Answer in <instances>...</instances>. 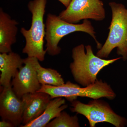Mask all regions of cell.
Wrapping results in <instances>:
<instances>
[{
  "mask_svg": "<svg viewBox=\"0 0 127 127\" xmlns=\"http://www.w3.org/2000/svg\"><path fill=\"white\" fill-rule=\"evenodd\" d=\"M22 99L25 107L20 126L28 124L40 116L51 99L49 94L42 92L26 94Z\"/></svg>",
  "mask_w": 127,
  "mask_h": 127,
  "instance_id": "30bf717a",
  "label": "cell"
},
{
  "mask_svg": "<svg viewBox=\"0 0 127 127\" xmlns=\"http://www.w3.org/2000/svg\"><path fill=\"white\" fill-rule=\"evenodd\" d=\"M66 8L68 7L72 0H58Z\"/></svg>",
  "mask_w": 127,
  "mask_h": 127,
  "instance_id": "e0dca14e",
  "label": "cell"
},
{
  "mask_svg": "<svg viewBox=\"0 0 127 127\" xmlns=\"http://www.w3.org/2000/svg\"><path fill=\"white\" fill-rule=\"evenodd\" d=\"M37 77L41 85L59 86L65 83L62 75L55 69L39 66L37 70Z\"/></svg>",
  "mask_w": 127,
  "mask_h": 127,
  "instance_id": "5bb4252c",
  "label": "cell"
},
{
  "mask_svg": "<svg viewBox=\"0 0 127 127\" xmlns=\"http://www.w3.org/2000/svg\"><path fill=\"white\" fill-rule=\"evenodd\" d=\"M47 0H33L28 5L32 14L31 26L29 30L21 28L20 32L26 40V45L22 53L28 57H33L39 61L45 60L47 51L43 48L45 37L46 25L44 23Z\"/></svg>",
  "mask_w": 127,
  "mask_h": 127,
  "instance_id": "7a4b0ae2",
  "label": "cell"
},
{
  "mask_svg": "<svg viewBox=\"0 0 127 127\" xmlns=\"http://www.w3.org/2000/svg\"><path fill=\"white\" fill-rule=\"evenodd\" d=\"M112 20L108 29L109 34L103 45L96 55L107 58L112 51L117 48V54L122 56L124 61L127 60V9L121 3L110 2Z\"/></svg>",
  "mask_w": 127,
  "mask_h": 127,
  "instance_id": "3957f363",
  "label": "cell"
},
{
  "mask_svg": "<svg viewBox=\"0 0 127 127\" xmlns=\"http://www.w3.org/2000/svg\"><path fill=\"white\" fill-rule=\"evenodd\" d=\"M37 92H42L49 94L51 99L65 98L71 102L76 100L78 97L99 99L105 97L110 100L114 99L116 94L111 86L102 80H97L94 84L81 87L77 84L70 81L59 86L42 85Z\"/></svg>",
  "mask_w": 127,
  "mask_h": 127,
  "instance_id": "5b68a950",
  "label": "cell"
},
{
  "mask_svg": "<svg viewBox=\"0 0 127 127\" xmlns=\"http://www.w3.org/2000/svg\"><path fill=\"white\" fill-rule=\"evenodd\" d=\"M100 99H93L87 104L74 100L71 102V111L84 116L91 127L103 122L109 123L116 127L127 126V119L117 114L107 102Z\"/></svg>",
  "mask_w": 127,
  "mask_h": 127,
  "instance_id": "8992f818",
  "label": "cell"
},
{
  "mask_svg": "<svg viewBox=\"0 0 127 127\" xmlns=\"http://www.w3.org/2000/svg\"><path fill=\"white\" fill-rule=\"evenodd\" d=\"M78 118L76 115L71 116L65 111H62L59 116L55 118L46 125V127H79Z\"/></svg>",
  "mask_w": 127,
  "mask_h": 127,
  "instance_id": "9a60e30c",
  "label": "cell"
},
{
  "mask_svg": "<svg viewBox=\"0 0 127 127\" xmlns=\"http://www.w3.org/2000/svg\"><path fill=\"white\" fill-rule=\"evenodd\" d=\"M78 32L87 33L94 39L98 48L101 47V45L96 38L94 28L88 20H83L81 24H75L63 20L59 16L48 14L45 37L46 41L47 53L51 56L59 55L61 51V48L58 46L61 40L68 34Z\"/></svg>",
  "mask_w": 127,
  "mask_h": 127,
  "instance_id": "277c9868",
  "label": "cell"
},
{
  "mask_svg": "<svg viewBox=\"0 0 127 127\" xmlns=\"http://www.w3.org/2000/svg\"><path fill=\"white\" fill-rule=\"evenodd\" d=\"M59 16L66 22L76 24L82 20L102 21L106 17V13L101 0H72Z\"/></svg>",
  "mask_w": 127,
  "mask_h": 127,
  "instance_id": "52a82bcc",
  "label": "cell"
},
{
  "mask_svg": "<svg viewBox=\"0 0 127 127\" xmlns=\"http://www.w3.org/2000/svg\"><path fill=\"white\" fill-rule=\"evenodd\" d=\"M18 22L12 19L9 14L0 9V52L12 51L11 46L16 42Z\"/></svg>",
  "mask_w": 127,
  "mask_h": 127,
  "instance_id": "8fae6325",
  "label": "cell"
},
{
  "mask_svg": "<svg viewBox=\"0 0 127 127\" xmlns=\"http://www.w3.org/2000/svg\"><path fill=\"white\" fill-rule=\"evenodd\" d=\"M72 57L73 61L70 65L71 73L75 81L83 87L94 84L102 69L122 58L103 59L94 55L92 46H85L83 44L73 48Z\"/></svg>",
  "mask_w": 127,
  "mask_h": 127,
  "instance_id": "6da1fadb",
  "label": "cell"
},
{
  "mask_svg": "<svg viewBox=\"0 0 127 127\" xmlns=\"http://www.w3.org/2000/svg\"><path fill=\"white\" fill-rule=\"evenodd\" d=\"M24 64V59L16 53L0 54V84L1 86H9L11 80L15 77L19 69Z\"/></svg>",
  "mask_w": 127,
  "mask_h": 127,
  "instance_id": "7c38bea8",
  "label": "cell"
},
{
  "mask_svg": "<svg viewBox=\"0 0 127 127\" xmlns=\"http://www.w3.org/2000/svg\"><path fill=\"white\" fill-rule=\"evenodd\" d=\"M0 127H15L14 124L6 120H2L0 122Z\"/></svg>",
  "mask_w": 127,
  "mask_h": 127,
  "instance_id": "2e32d148",
  "label": "cell"
},
{
  "mask_svg": "<svg viewBox=\"0 0 127 127\" xmlns=\"http://www.w3.org/2000/svg\"><path fill=\"white\" fill-rule=\"evenodd\" d=\"M0 95V116L2 120H6L15 127L22 123L25 103L22 99L17 96L11 84L9 86H1Z\"/></svg>",
  "mask_w": 127,
  "mask_h": 127,
  "instance_id": "9c48e42d",
  "label": "cell"
},
{
  "mask_svg": "<svg viewBox=\"0 0 127 127\" xmlns=\"http://www.w3.org/2000/svg\"><path fill=\"white\" fill-rule=\"evenodd\" d=\"M63 97H58L51 100L43 113L28 124L21 127H46L51 120L59 116L62 111L67 108Z\"/></svg>",
  "mask_w": 127,
  "mask_h": 127,
  "instance_id": "4fadbf2b",
  "label": "cell"
},
{
  "mask_svg": "<svg viewBox=\"0 0 127 127\" xmlns=\"http://www.w3.org/2000/svg\"><path fill=\"white\" fill-rule=\"evenodd\" d=\"M39 61L36 58L28 57L24 59V65L19 69L12 78L11 84L17 96L21 98L26 94L36 92L41 85L37 77V70L39 66Z\"/></svg>",
  "mask_w": 127,
  "mask_h": 127,
  "instance_id": "ba28073f",
  "label": "cell"
}]
</instances>
